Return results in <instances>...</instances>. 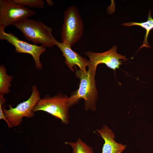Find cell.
Wrapping results in <instances>:
<instances>
[{"mask_svg":"<svg viewBox=\"0 0 153 153\" xmlns=\"http://www.w3.org/2000/svg\"><path fill=\"white\" fill-rule=\"evenodd\" d=\"M88 67V71L84 72L75 67L76 76L80 79V82L78 89L69 97V103L71 107L80 99H83L85 110L94 111L98 97L95 80L97 68L90 64Z\"/></svg>","mask_w":153,"mask_h":153,"instance_id":"1","label":"cell"},{"mask_svg":"<svg viewBox=\"0 0 153 153\" xmlns=\"http://www.w3.org/2000/svg\"><path fill=\"white\" fill-rule=\"evenodd\" d=\"M116 45L107 51L102 53L93 52L88 51L85 54L89 58V64L97 68L100 64H104L108 67L115 71L122 64L121 60H126L125 56L117 52Z\"/></svg>","mask_w":153,"mask_h":153,"instance_id":"8","label":"cell"},{"mask_svg":"<svg viewBox=\"0 0 153 153\" xmlns=\"http://www.w3.org/2000/svg\"><path fill=\"white\" fill-rule=\"evenodd\" d=\"M105 141L102 153H121L126 148V145L116 142L114 140V135L112 131L106 125L101 129H97Z\"/></svg>","mask_w":153,"mask_h":153,"instance_id":"10","label":"cell"},{"mask_svg":"<svg viewBox=\"0 0 153 153\" xmlns=\"http://www.w3.org/2000/svg\"><path fill=\"white\" fill-rule=\"evenodd\" d=\"M13 26L22 33L27 41L35 44L40 43L45 47H50L56 45L51 38L52 29L41 21L27 18Z\"/></svg>","mask_w":153,"mask_h":153,"instance_id":"2","label":"cell"},{"mask_svg":"<svg viewBox=\"0 0 153 153\" xmlns=\"http://www.w3.org/2000/svg\"><path fill=\"white\" fill-rule=\"evenodd\" d=\"M84 25L78 8L75 6L65 11L61 37L62 42L71 46L78 41L83 34Z\"/></svg>","mask_w":153,"mask_h":153,"instance_id":"5","label":"cell"},{"mask_svg":"<svg viewBox=\"0 0 153 153\" xmlns=\"http://www.w3.org/2000/svg\"><path fill=\"white\" fill-rule=\"evenodd\" d=\"M69 97L60 94L52 97L46 95L39 100L32 111L46 112L60 119L63 124H67L69 122V109L71 107Z\"/></svg>","mask_w":153,"mask_h":153,"instance_id":"3","label":"cell"},{"mask_svg":"<svg viewBox=\"0 0 153 153\" xmlns=\"http://www.w3.org/2000/svg\"><path fill=\"white\" fill-rule=\"evenodd\" d=\"M3 95H0V120H4L7 123L8 127L11 128L12 127L6 119L2 110V105L6 103V99L4 97Z\"/></svg>","mask_w":153,"mask_h":153,"instance_id":"15","label":"cell"},{"mask_svg":"<svg viewBox=\"0 0 153 153\" xmlns=\"http://www.w3.org/2000/svg\"><path fill=\"white\" fill-rule=\"evenodd\" d=\"M46 2H47V4L49 6H52L53 5V3L52 2L51 0H46Z\"/></svg>","mask_w":153,"mask_h":153,"instance_id":"16","label":"cell"},{"mask_svg":"<svg viewBox=\"0 0 153 153\" xmlns=\"http://www.w3.org/2000/svg\"><path fill=\"white\" fill-rule=\"evenodd\" d=\"M151 11L150 10L148 16L147 20L146 22H125L124 24H122L124 26H125L130 27L133 26H138L145 29L146 32L144 37V41L139 49L144 47L147 48H150V46L148 43L147 39L149 33L153 29V19L151 16Z\"/></svg>","mask_w":153,"mask_h":153,"instance_id":"11","label":"cell"},{"mask_svg":"<svg viewBox=\"0 0 153 153\" xmlns=\"http://www.w3.org/2000/svg\"><path fill=\"white\" fill-rule=\"evenodd\" d=\"M13 76L7 73V69L5 66L1 65L0 66V95L7 94L10 91L9 88L11 86V82L13 79Z\"/></svg>","mask_w":153,"mask_h":153,"instance_id":"12","label":"cell"},{"mask_svg":"<svg viewBox=\"0 0 153 153\" xmlns=\"http://www.w3.org/2000/svg\"><path fill=\"white\" fill-rule=\"evenodd\" d=\"M36 14L35 12L12 0H0V28L5 29Z\"/></svg>","mask_w":153,"mask_h":153,"instance_id":"6","label":"cell"},{"mask_svg":"<svg viewBox=\"0 0 153 153\" xmlns=\"http://www.w3.org/2000/svg\"><path fill=\"white\" fill-rule=\"evenodd\" d=\"M5 29L0 28V39L6 40L14 46L16 52L29 54L34 61L36 67L41 69L42 65L40 60L41 55L45 52V47L43 45L38 46L29 44L19 39L11 32L5 33Z\"/></svg>","mask_w":153,"mask_h":153,"instance_id":"7","label":"cell"},{"mask_svg":"<svg viewBox=\"0 0 153 153\" xmlns=\"http://www.w3.org/2000/svg\"><path fill=\"white\" fill-rule=\"evenodd\" d=\"M51 38L55 45L57 46L61 51L65 58V63L70 69L74 72L73 67L77 65L80 69L83 71H86V68L89 64V61L73 51L71 48V46L69 44L64 42H59L52 35Z\"/></svg>","mask_w":153,"mask_h":153,"instance_id":"9","label":"cell"},{"mask_svg":"<svg viewBox=\"0 0 153 153\" xmlns=\"http://www.w3.org/2000/svg\"><path fill=\"white\" fill-rule=\"evenodd\" d=\"M12 0L14 2L25 7L41 8L44 7V1L43 0Z\"/></svg>","mask_w":153,"mask_h":153,"instance_id":"14","label":"cell"},{"mask_svg":"<svg viewBox=\"0 0 153 153\" xmlns=\"http://www.w3.org/2000/svg\"><path fill=\"white\" fill-rule=\"evenodd\" d=\"M31 94L26 101L18 104L14 108L11 105H8L9 109H6L3 105L2 110L5 117L12 127H16L22 122L23 118H33L35 112L32 111L34 107L41 99L37 87L33 86Z\"/></svg>","mask_w":153,"mask_h":153,"instance_id":"4","label":"cell"},{"mask_svg":"<svg viewBox=\"0 0 153 153\" xmlns=\"http://www.w3.org/2000/svg\"><path fill=\"white\" fill-rule=\"evenodd\" d=\"M65 143L71 146L72 153H94L92 148L79 138L75 142H65Z\"/></svg>","mask_w":153,"mask_h":153,"instance_id":"13","label":"cell"}]
</instances>
